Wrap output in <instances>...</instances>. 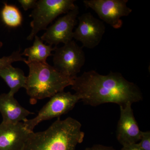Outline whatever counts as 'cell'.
Returning a JSON list of instances; mask_svg holds the SVG:
<instances>
[{
    "mask_svg": "<svg viewBox=\"0 0 150 150\" xmlns=\"http://www.w3.org/2000/svg\"><path fill=\"white\" fill-rule=\"evenodd\" d=\"M71 86L80 100L93 106L105 103L123 106L143 99L139 87L118 72L103 75L93 70L84 72L74 79Z\"/></svg>",
    "mask_w": 150,
    "mask_h": 150,
    "instance_id": "cell-1",
    "label": "cell"
},
{
    "mask_svg": "<svg viewBox=\"0 0 150 150\" xmlns=\"http://www.w3.org/2000/svg\"><path fill=\"white\" fill-rule=\"evenodd\" d=\"M81 126L71 117L59 118L45 131L31 132L21 150H75L84 137Z\"/></svg>",
    "mask_w": 150,
    "mask_h": 150,
    "instance_id": "cell-2",
    "label": "cell"
},
{
    "mask_svg": "<svg viewBox=\"0 0 150 150\" xmlns=\"http://www.w3.org/2000/svg\"><path fill=\"white\" fill-rule=\"evenodd\" d=\"M24 62L29 69L25 88L31 104H35L38 100L51 98L72 85L74 79L59 72L47 62H28L26 60Z\"/></svg>",
    "mask_w": 150,
    "mask_h": 150,
    "instance_id": "cell-3",
    "label": "cell"
},
{
    "mask_svg": "<svg viewBox=\"0 0 150 150\" xmlns=\"http://www.w3.org/2000/svg\"><path fill=\"white\" fill-rule=\"evenodd\" d=\"M74 0H39L30 17L31 30L28 40H31L40 30H46L48 25L60 15L68 13L75 8Z\"/></svg>",
    "mask_w": 150,
    "mask_h": 150,
    "instance_id": "cell-4",
    "label": "cell"
},
{
    "mask_svg": "<svg viewBox=\"0 0 150 150\" xmlns=\"http://www.w3.org/2000/svg\"><path fill=\"white\" fill-rule=\"evenodd\" d=\"M80 100L76 94L70 92H60L50 98V100L42 108L34 118L23 122L25 128L30 131L42 121L60 116L69 112Z\"/></svg>",
    "mask_w": 150,
    "mask_h": 150,
    "instance_id": "cell-5",
    "label": "cell"
},
{
    "mask_svg": "<svg viewBox=\"0 0 150 150\" xmlns=\"http://www.w3.org/2000/svg\"><path fill=\"white\" fill-rule=\"evenodd\" d=\"M53 55V67L59 72L71 79L77 76L86 62L82 47L72 40L60 48Z\"/></svg>",
    "mask_w": 150,
    "mask_h": 150,
    "instance_id": "cell-6",
    "label": "cell"
},
{
    "mask_svg": "<svg viewBox=\"0 0 150 150\" xmlns=\"http://www.w3.org/2000/svg\"><path fill=\"white\" fill-rule=\"evenodd\" d=\"M128 0H84L85 6L94 11L100 19L114 29L123 25L121 18L129 16L132 9L127 5Z\"/></svg>",
    "mask_w": 150,
    "mask_h": 150,
    "instance_id": "cell-7",
    "label": "cell"
},
{
    "mask_svg": "<svg viewBox=\"0 0 150 150\" xmlns=\"http://www.w3.org/2000/svg\"><path fill=\"white\" fill-rule=\"evenodd\" d=\"M78 20L79 23L73 33V38L80 42L83 47L93 49L100 43L105 33L104 23L90 13L81 15Z\"/></svg>",
    "mask_w": 150,
    "mask_h": 150,
    "instance_id": "cell-8",
    "label": "cell"
},
{
    "mask_svg": "<svg viewBox=\"0 0 150 150\" xmlns=\"http://www.w3.org/2000/svg\"><path fill=\"white\" fill-rule=\"evenodd\" d=\"M79 14V8L76 6L72 10L59 18L54 24L46 30L40 38L49 45L56 46L60 43L64 44L71 41L77 18Z\"/></svg>",
    "mask_w": 150,
    "mask_h": 150,
    "instance_id": "cell-9",
    "label": "cell"
},
{
    "mask_svg": "<svg viewBox=\"0 0 150 150\" xmlns=\"http://www.w3.org/2000/svg\"><path fill=\"white\" fill-rule=\"evenodd\" d=\"M131 103L120 106L121 113L118 121L117 138L118 142L124 146L136 144L141 139L142 131L134 117Z\"/></svg>",
    "mask_w": 150,
    "mask_h": 150,
    "instance_id": "cell-10",
    "label": "cell"
},
{
    "mask_svg": "<svg viewBox=\"0 0 150 150\" xmlns=\"http://www.w3.org/2000/svg\"><path fill=\"white\" fill-rule=\"evenodd\" d=\"M23 122L0 124V150H21L30 134Z\"/></svg>",
    "mask_w": 150,
    "mask_h": 150,
    "instance_id": "cell-11",
    "label": "cell"
},
{
    "mask_svg": "<svg viewBox=\"0 0 150 150\" xmlns=\"http://www.w3.org/2000/svg\"><path fill=\"white\" fill-rule=\"evenodd\" d=\"M0 112L3 123L10 124L24 122L28 115L33 113L22 106L14 96L9 93L0 95Z\"/></svg>",
    "mask_w": 150,
    "mask_h": 150,
    "instance_id": "cell-12",
    "label": "cell"
},
{
    "mask_svg": "<svg viewBox=\"0 0 150 150\" xmlns=\"http://www.w3.org/2000/svg\"><path fill=\"white\" fill-rule=\"evenodd\" d=\"M0 77L7 84L10 90L9 93L14 96L20 89L25 88L27 77L19 68L8 65L0 69Z\"/></svg>",
    "mask_w": 150,
    "mask_h": 150,
    "instance_id": "cell-13",
    "label": "cell"
},
{
    "mask_svg": "<svg viewBox=\"0 0 150 150\" xmlns=\"http://www.w3.org/2000/svg\"><path fill=\"white\" fill-rule=\"evenodd\" d=\"M56 47L44 44L40 38L36 35L33 46L25 48L21 54L28 57L27 62L46 63L47 58L53 55L52 52L55 51Z\"/></svg>",
    "mask_w": 150,
    "mask_h": 150,
    "instance_id": "cell-14",
    "label": "cell"
},
{
    "mask_svg": "<svg viewBox=\"0 0 150 150\" xmlns=\"http://www.w3.org/2000/svg\"><path fill=\"white\" fill-rule=\"evenodd\" d=\"M1 16L5 24L9 27H18L21 24V14L18 8L15 6L4 3L1 12Z\"/></svg>",
    "mask_w": 150,
    "mask_h": 150,
    "instance_id": "cell-15",
    "label": "cell"
},
{
    "mask_svg": "<svg viewBox=\"0 0 150 150\" xmlns=\"http://www.w3.org/2000/svg\"><path fill=\"white\" fill-rule=\"evenodd\" d=\"M21 49L14 51L11 55L8 56H4L0 59V69L6 67L8 65H11L15 62H23L26 61V59L22 56L20 53Z\"/></svg>",
    "mask_w": 150,
    "mask_h": 150,
    "instance_id": "cell-16",
    "label": "cell"
},
{
    "mask_svg": "<svg viewBox=\"0 0 150 150\" xmlns=\"http://www.w3.org/2000/svg\"><path fill=\"white\" fill-rule=\"evenodd\" d=\"M139 146L142 150H150V132H142Z\"/></svg>",
    "mask_w": 150,
    "mask_h": 150,
    "instance_id": "cell-17",
    "label": "cell"
},
{
    "mask_svg": "<svg viewBox=\"0 0 150 150\" xmlns=\"http://www.w3.org/2000/svg\"><path fill=\"white\" fill-rule=\"evenodd\" d=\"M18 1L24 10L26 11L30 9L34 8L36 6V0H18Z\"/></svg>",
    "mask_w": 150,
    "mask_h": 150,
    "instance_id": "cell-18",
    "label": "cell"
},
{
    "mask_svg": "<svg viewBox=\"0 0 150 150\" xmlns=\"http://www.w3.org/2000/svg\"><path fill=\"white\" fill-rule=\"evenodd\" d=\"M87 149L88 150H115L112 147L106 146L99 144L95 145L91 148Z\"/></svg>",
    "mask_w": 150,
    "mask_h": 150,
    "instance_id": "cell-19",
    "label": "cell"
},
{
    "mask_svg": "<svg viewBox=\"0 0 150 150\" xmlns=\"http://www.w3.org/2000/svg\"><path fill=\"white\" fill-rule=\"evenodd\" d=\"M121 150H142V149L139 146L138 144L136 143V144L124 146Z\"/></svg>",
    "mask_w": 150,
    "mask_h": 150,
    "instance_id": "cell-20",
    "label": "cell"
},
{
    "mask_svg": "<svg viewBox=\"0 0 150 150\" xmlns=\"http://www.w3.org/2000/svg\"><path fill=\"white\" fill-rule=\"evenodd\" d=\"M3 46V43L0 40V48H1L2 46Z\"/></svg>",
    "mask_w": 150,
    "mask_h": 150,
    "instance_id": "cell-21",
    "label": "cell"
},
{
    "mask_svg": "<svg viewBox=\"0 0 150 150\" xmlns=\"http://www.w3.org/2000/svg\"><path fill=\"white\" fill-rule=\"evenodd\" d=\"M88 150L87 149H86L85 150Z\"/></svg>",
    "mask_w": 150,
    "mask_h": 150,
    "instance_id": "cell-22",
    "label": "cell"
}]
</instances>
